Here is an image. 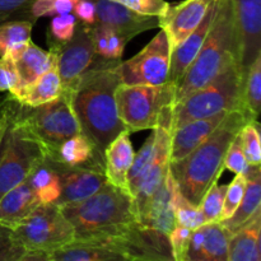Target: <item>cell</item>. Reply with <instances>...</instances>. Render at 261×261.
Wrapping results in <instances>:
<instances>
[{
  "label": "cell",
  "mask_w": 261,
  "mask_h": 261,
  "mask_svg": "<svg viewBox=\"0 0 261 261\" xmlns=\"http://www.w3.org/2000/svg\"><path fill=\"white\" fill-rule=\"evenodd\" d=\"M227 185H219L218 180L214 181L211 188L206 190L199 204L201 214L205 223L208 222H221L222 209H223L224 195H226Z\"/></svg>",
  "instance_id": "35"
},
{
  "label": "cell",
  "mask_w": 261,
  "mask_h": 261,
  "mask_svg": "<svg viewBox=\"0 0 261 261\" xmlns=\"http://www.w3.org/2000/svg\"><path fill=\"white\" fill-rule=\"evenodd\" d=\"M114 2L120 3L139 14L158 18L163 17L170 7L166 0H114Z\"/></svg>",
  "instance_id": "42"
},
{
  "label": "cell",
  "mask_w": 261,
  "mask_h": 261,
  "mask_svg": "<svg viewBox=\"0 0 261 261\" xmlns=\"http://www.w3.org/2000/svg\"><path fill=\"white\" fill-rule=\"evenodd\" d=\"M120 61L96 58L69 88L63 89L69 94L82 133L93 144L103 166L106 148L126 130L120 120L116 103V89L121 84Z\"/></svg>",
  "instance_id": "1"
},
{
  "label": "cell",
  "mask_w": 261,
  "mask_h": 261,
  "mask_svg": "<svg viewBox=\"0 0 261 261\" xmlns=\"http://www.w3.org/2000/svg\"><path fill=\"white\" fill-rule=\"evenodd\" d=\"M25 250L17 242L10 228L0 224V261H22Z\"/></svg>",
  "instance_id": "41"
},
{
  "label": "cell",
  "mask_w": 261,
  "mask_h": 261,
  "mask_svg": "<svg viewBox=\"0 0 261 261\" xmlns=\"http://www.w3.org/2000/svg\"><path fill=\"white\" fill-rule=\"evenodd\" d=\"M96 5V23L103 24L130 41L135 36L160 27V18L143 15L114 0H92Z\"/></svg>",
  "instance_id": "13"
},
{
  "label": "cell",
  "mask_w": 261,
  "mask_h": 261,
  "mask_svg": "<svg viewBox=\"0 0 261 261\" xmlns=\"http://www.w3.org/2000/svg\"><path fill=\"white\" fill-rule=\"evenodd\" d=\"M246 189H245L244 198L237 206L233 216L222 222L229 232H234L241 227L245 222L249 221L255 212L261 208V170L260 166H251L249 172L246 173Z\"/></svg>",
  "instance_id": "27"
},
{
  "label": "cell",
  "mask_w": 261,
  "mask_h": 261,
  "mask_svg": "<svg viewBox=\"0 0 261 261\" xmlns=\"http://www.w3.org/2000/svg\"><path fill=\"white\" fill-rule=\"evenodd\" d=\"M236 61L241 63V46L233 5L231 0H218L203 46L176 83L173 105L213 82Z\"/></svg>",
  "instance_id": "3"
},
{
  "label": "cell",
  "mask_w": 261,
  "mask_h": 261,
  "mask_svg": "<svg viewBox=\"0 0 261 261\" xmlns=\"http://www.w3.org/2000/svg\"><path fill=\"white\" fill-rule=\"evenodd\" d=\"M56 53L59 75L63 89L69 88L96 60L91 25L78 23L73 37L63 45L50 47Z\"/></svg>",
  "instance_id": "12"
},
{
  "label": "cell",
  "mask_w": 261,
  "mask_h": 261,
  "mask_svg": "<svg viewBox=\"0 0 261 261\" xmlns=\"http://www.w3.org/2000/svg\"><path fill=\"white\" fill-rule=\"evenodd\" d=\"M0 106L7 110L13 121L40 143L46 158L51 157L65 140L82 133L65 91L58 98L38 106H25L8 93Z\"/></svg>",
  "instance_id": "5"
},
{
  "label": "cell",
  "mask_w": 261,
  "mask_h": 261,
  "mask_svg": "<svg viewBox=\"0 0 261 261\" xmlns=\"http://www.w3.org/2000/svg\"><path fill=\"white\" fill-rule=\"evenodd\" d=\"M79 0H54V9L53 15H60V14H68V13H73L74 8H75L76 3Z\"/></svg>",
  "instance_id": "47"
},
{
  "label": "cell",
  "mask_w": 261,
  "mask_h": 261,
  "mask_svg": "<svg viewBox=\"0 0 261 261\" xmlns=\"http://www.w3.org/2000/svg\"><path fill=\"white\" fill-rule=\"evenodd\" d=\"M14 59L18 74L20 79V92L28 86L37 81L41 75L50 70L51 66L56 63V53L54 50L45 51L32 42V40L25 45L20 53L12 56ZM18 93V94H19ZM17 94V96H18ZM13 96V97H17Z\"/></svg>",
  "instance_id": "24"
},
{
  "label": "cell",
  "mask_w": 261,
  "mask_h": 261,
  "mask_svg": "<svg viewBox=\"0 0 261 261\" xmlns=\"http://www.w3.org/2000/svg\"><path fill=\"white\" fill-rule=\"evenodd\" d=\"M60 175L61 194L56 205L75 203L84 200L96 194L105 184L107 178L105 171L94 166H76L66 167L53 162Z\"/></svg>",
  "instance_id": "15"
},
{
  "label": "cell",
  "mask_w": 261,
  "mask_h": 261,
  "mask_svg": "<svg viewBox=\"0 0 261 261\" xmlns=\"http://www.w3.org/2000/svg\"><path fill=\"white\" fill-rule=\"evenodd\" d=\"M134 148L127 130L120 133L105 150V176L107 182L129 191V171L134 161Z\"/></svg>",
  "instance_id": "21"
},
{
  "label": "cell",
  "mask_w": 261,
  "mask_h": 261,
  "mask_svg": "<svg viewBox=\"0 0 261 261\" xmlns=\"http://www.w3.org/2000/svg\"><path fill=\"white\" fill-rule=\"evenodd\" d=\"M244 81L245 70L241 63L231 64L213 82L173 105L172 130L189 121L213 116L219 112L244 110Z\"/></svg>",
  "instance_id": "6"
},
{
  "label": "cell",
  "mask_w": 261,
  "mask_h": 261,
  "mask_svg": "<svg viewBox=\"0 0 261 261\" xmlns=\"http://www.w3.org/2000/svg\"><path fill=\"white\" fill-rule=\"evenodd\" d=\"M217 2L213 3L209 10L206 12L205 17L201 19L198 27L172 51L171 54V64H170V71H168V83L172 84L173 87L178 82V79L182 76L188 66L190 65L191 61L195 59L198 55L199 50L203 46L204 41H205L206 35H208L209 30H211L212 24H213L214 17H216L217 12Z\"/></svg>",
  "instance_id": "20"
},
{
  "label": "cell",
  "mask_w": 261,
  "mask_h": 261,
  "mask_svg": "<svg viewBox=\"0 0 261 261\" xmlns=\"http://www.w3.org/2000/svg\"><path fill=\"white\" fill-rule=\"evenodd\" d=\"M246 182V175H244V173H237L236 177L232 180V182L229 185H227L226 195H224L223 201V209H222L221 214V222L226 221L229 217L233 216L237 206L240 205L242 198H244Z\"/></svg>",
  "instance_id": "37"
},
{
  "label": "cell",
  "mask_w": 261,
  "mask_h": 261,
  "mask_svg": "<svg viewBox=\"0 0 261 261\" xmlns=\"http://www.w3.org/2000/svg\"><path fill=\"white\" fill-rule=\"evenodd\" d=\"M33 0H0V23L10 19H25Z\"/></svg>",
  "instance_id": "43"
},
{
  "label": "cell",
  "mask_w": 261,
  "mask_h": 261,
  "mask_svg": "<svg viewBox=\"0 0 261 261\" xmlns=\"http://www.w3.org/2000/svg\"><path fill=\"white\" fill-rule=\"evenodd\" d=\"M240 33L244 70L261 55V0H231Z\"/></svg>",
  "instance_id": "16"
},
{
  "label": "cell",
  "mask_w": 261,
  "mask_h": 261,
  "mask_svg": "<svg viewBox=\"0 0 261 261\" xmlns=\"http://www.w3.org/2000/svg\"><path fill=\"white\" fill-rule=\"evenodd\" d=\"M54 0H33L28 8L25 19L35 23L38 18L46 17V15H53Z\"/></svg>",
  "instance_id": "45"
},
{
  "label": "cell",
  "mask_w": 261,
  "mask_h": 261,
  "mask_svg": "<svg viewBox=\"0 0 261 261\" xmlns=\"http://www.w3.org/2000/svg\"><path fill=\"white\" fill-rule=\"evenodd\" d=\"M176 184L172 177V173L168 170L153 196L148 203L147 209L139 222L160 233L166 234L171 232L175 227V211H173V193H175Z\"/></svg>",
  "instance_id": "18"
},
{
  "label": "cell",
  "mask_w": 261,
  "mask_h": 261,
  "mask_svg": "<svg viewBox=\"0 0 261 261\" xmlns=\"http://www.w3.org/2000/svg\"><path fill=\"white\" fill-rule=\"evenodd\" d=\"M154 130V153L152 162L144 176L139 190L134 196L135 211H137L138 221L142 218L147 209L148 203L153 194L160 188L161 182L170 170V149H171V134H172V107L165 110L160 122Z\"/></svg>",
  "instance_id": "11"
},
{
  "label": "cell",
  "mask_w": 261,
  "mask_h": 261,
  "mask_svg": "<svg viewBox=\"0 0 261 261\" xmlns=\"http://www.w3.org/2000/svg\"><path fill=\"white\" fill-rule=\"evenodd\" d=\"M73 13L76 19L84 24L92 25L96 23V5L92 0H79Z\"/></svg>",
  "instance_id": "44"
},
{
  "label": "cell",
  "mask_w": 261,
  "mask_h": 261,
  "mask_svg": "<svg viewBox=\"0 0 261 261\" xmlns=\"http://www.w3.org/2000/svg\"><path fill=\"white\" fill-rule=\"evenodd\" d=\"M227 112L228 111L219 112V114L204 117V119L193 120V121L186 122L182 126L172 130L170 149L171 162L186 157L198 145H200L221 124Z\"/></svg>",
  "instance_id": "19"
},
{
  "label": "cell",
  "mask_w": 261,
  "mask_h": 261,
  "mask_svg": "<svg viewBox=\"0 0 261 261\" xmlns=\"http://www.w3.org/2000/svg\"><path fill=\"white\" fill-rule=\"evenodd\" d=\"M37 205H40V201L30 182L23 181L0 198V224L13 229Z\"/></svg>",
  "instance_id": "23"
},
{
  "label": "cell",
  "mask_w": 261,
  "mask_h": 261,
  "mask_svg": "<svg viewBox=\"0 0 261 261\" xmlns=\"http://www.w3.org/2000/svg\"><path fill=\"white\" fill-rule=\"evenodd\" d=\"M175 87L167 83L161 86L120 84L116 89L117 112L129 133L152 130L160 122L163 112L173 107Z\"/></svg>",
  "instance_id": "8"
},
{
  "label": "cell",
  "mask_w": 261,
  "mask_h": 261,
  "mask_svg": "<svg viewBox=\"0 0 261 261\" xmlns=\"http://www.w3.org/2000/svg\"><path fill=\"white\" fill-rule=\"evenodd\" d=\"M242 149L250 166L261 165V137L259 120H251L242 126L239 133Z\"/></svg>",
  "instance_id": "34"
},
{
  "label": "cell",
  "mask_w": 261,
  "mask_h": 261,
  "mask_svg": "<svg viewBox=\"0 0 261 261\" xmlns=\"http://www.w3.org/2000/svg\"><path fill=\"white\" fill-rule=\"evenodd\" d=\"M59 206L78 240L120 236L139 222L132 194L109 182L84 200Z\"/></svg>",
  "instance_id": "4"
},
{
  "label": "cell",
  "mask_w": 261,
  "mask_h": 261,
  "mask_svg": "<svg viewBox=\"0 0 261 261\" xmlns=\"http://www.w3.org/2000/svg\"><path fill=\"white\" fill-rule=\"evenodd\" d=\"M20 91V79L12 55L0 56V92L17 96Z\"/></svg>",
  "instance_id": "38"
},
{
  "label": "cell",
  "mask_w": 261,
  "mask_h": 261,
  "mask_svg": "<svg viewBox=\"0 0 261 261\" xmlns=\"http://www.w3.org/2000/svg\"><path fill=\"white\" fill-rule=\"evenodd\" d=\"M27 181L40 204H58L61 194L60 175L51 161H43L28 176Z\"/></svg>",
  "instance_id": "29"
},
{
  "label": "cell",
  "mask_w": 261,
  "mask_h": 261,
  "mask_svg": "<svg viewBox=\"0 0 261 261\" xmlns=\"http://www.w3.org/2000/svg\"><path fill=\"white\" fill-rule=\"evenodd\" d=\"M228 261H261V208L231 233Z\"/></svg>",
  "instance_id": "22"
},
{
  "label": "cell",
  "mask_w": 261,
  "mask_h": 261,
  "mask_svg": "<svg viewBox=\"0 0 261 261\" xmlns=\"http://www.w3.org/2000/svg\"><path fill=\"white\" fill-rule=\"evenodd\" d=\"M33 23L27 19H10L0 23V56H14L31 41Z\"/></svg>",
  "instance_id": "30"
},
{
  "label": "cell",
  "mask_w": 261,
  "mask_h": 261,
  "mask_svg": "<svg viewBox=\"0 0 261 261\" xmlns=\"http://www.w3.org/2000/svg\"><path fill=\"white\" fill-rule=\"evenodd\" d=\"M25 250L22 261H50V255L75 239V232L56 204H40L12 229Z\"/></svg>",
  "instance_id": "7"
},
{
  "label": "cell",
  "mask_w": 261,
  "mask_h": 261,
  "mask_svg": "<svg viewBox=\"0 0 261 261\" xmlns=\"http://www.w3.org/2000/svg\"><path fill=\"white\" fill-rule=\"evenodd\" d=\"M242 107L252 120H259L261 110V55L245 70Z\"/></svg>",
  "instance_id": "31"
},
{
  "label": "cell",
  "mask_w": 261,
  "mask_h": 261,
  "mask_svg": "<svg viewBox=\"0 0 261 261\" xmlns=\"http://www.w3.org/2000/svg\"><path fill=\"white\" fill-rule=\"evenodd\" d=\"M45 160L46 153L40 143L9 117V126L0 145V198L27 180Z\"/></svg>",
  "instance_id": "9"
},
{
  "label": "cell",
  "mask_w": 261,
  "mask_h": 261,
  "mask_svg": "<svg viewBox=\"0 0 261 261\" xmlns=\"http://www.w3.org/2000/svg\"><path fill=\"white\" fill-rule=\"evenodd\" d=\"M191 233H193V229L186 228L180 224H175V227L171 229L167 237L173 261H186Z\"/></svg>",
  "instance_id": "39"
},
{
  "label": "cell",
  "mask_w": 261,
  "mask_h": 261,
  "mask_svg": "<svg viewBox=\"0 0 261 261\" xmlns=\"http://www.w3.org/2000/svg\"><path fill=\"white\" fill-rule=\"evenodd\" d=\"M173 211H175L176 224L186 227V228L195 229L205 223L203 214L199 206L191 204L176 186L173 193Z\"/></svg>",
  "instance_id": "33"
},
{
  "label": "cell",
  "mask_w": 261,
  "mask_h": 261,
  "mask_svg": "<svg viewBox=\"0 0 261 261\" xmlns=\"http://www.w3.org/2000/svg\"><path fill=\"white\" fill-rule=\"evenodd\" d=\"M8 126H9V116H8L7 111L0 106V145H2L3 138L7 133Z\"/></svg>",
  "instance_id": "48"
},
{
  "label": "cell",
  "mask_w": 261,
  "mask_h": 261,
  "mask_svg": "<svg viewBox=\"0 0 261 261\" xmlns=\"http://www.w3.org/2000/svg\"><path fill=\"white\" fill-rule=\"evenodd\" d=\"M251 117L244 110L227 112L213 133L181 160L170 162V171L180 193L199 206L204 194L219 180L224 168V157L232 140Z\"/></svg>",
  "instance_id": "2"
},
{
  "label": "cell",
  "mask_w": 261,
  "mask_h": 261,
  "mask_svg": "<svg viewBox=\"0 0 261 261\" xmlns=\"http://www.w3.org/2000/svg\"><path fill=\"white\" fill-rule=\"evenodd\" d=\"M76 27V18L73 13L55 15L50 23L47 42L50 47L63 45L73 37Z\"/></svg>",
  "instance_id": "36"
},
{
  "label": "cell",
  "mask_w": 261,
  "mask_h": 261,
  "mask_svg": "<svg viewBox=\"0 0 261 261\" xmlns=\"http://www.w3.org/2000/svg\"><path fill=\"white\" fill-rule=\"evenodd\" d=\"M224 168L229 170L233 173H244L246 175L250 171L251 166L247 163L246 157H245L244 149H242L241 138L237 134L236 138L232 140L227 149L226 157H224Z\"/></svg>",
  "instance_id": "40"
},
{
  "label": "cell",
  "mask_w": 261,
  "mask_h": 261,
  "mask_svg": "<svg viewBox=\"0 0 261 261\" xmlns=\"http://www.w3.org/2000/svg\"><path fill=\"white\" fill-rule=\"evenodd\" d=\"M50 261H126L110 247L89 240L74 239L50 255Z\"/></svg>",
  "instance_id": "26"
},
{
  "label": "cell",
  "mask_w": 261,
  "mask_h": 261,
  "mask_svg": "<svg viewBox=\"0 0 261 261\" xmlns=\"http://www.w3.org/2000/svg\"><path fill=\"white\" fill-rule=\"evenodd\" d=\"M154 130L152 129V133L147 138L144 144L142 145L139 152L134 155V161H133L132 168L129 171V176H127V180H129V193L132 194L133 198H134L135 194L139 190L140 185H142L143 180H144L145 173H147L150 162H152L153 153H154Z\"/></svg>",
  "instance_id": "32"
},
{
  "label": "cell",
  "mask_w": 261,
  "mask_h": 261,
  "mask_svg": "<svg viewBox=\"0 0 261 261\" xmlns=\"http://www.w3.org/2000/svg\"><path fill=\"white\" fill-rule=\"evenodd\" d=\"M216 0H184L170 4L167 12L160 18V27L167 33L171 51L175 50L199 25Z\"/></svg>",
  "instance_id": "14"
},
{
  "label": "cell",
  "mask_w": 261,
  "mask_h": 261,
  "mask_svg": "<svg viewBox=\"0 0 261 261\" xmlns=\"http://www.w3.org/2000/svg\"><path fill=\"white\" fill-rule=\"evenodd\" d=\"M231 232L222 222H208L193 229L186 261H228Z\"/></svg>",
  "instance_id": "17"
},
{
  "label": "cell",
  "mask_w": 261,
  "mask_h": 261,
  "mask_svg": "<svg viewBox=\"0 0 261 261\" xmlns=\"http://www.w3.org/2000/svg\"><path fill=\"white\" fill-rule=\"evenodd\" d=\"M170 42L167 33L161 28L153 40L135 56L119 63L121 84L161 86L167 83L171 64Z\"/></svg>",
  "instance_id": "10"
},
{
  "label": "cell",
  "mask_w": 261,
  "mask_h": 261,
  "mask_svg": "<svg viewBox=\"0 0 261 261\" xmlns=\"http://www.w3.org/2000/svg\"><path fill=\"white\" fill-rule=\"evenodd\" d=\"M46 160L55 162L58 165L66 167H76V166H94L105 171L103 162L99 160L93 144L88 138L81 133L69 138L58 148L51 157Z\"/></svg>",
  "instance_id": "25"
},
{
  "label": "cell",
  "mask_w": 261,
  "mask_h": 261,
  "mask_svg": "<svg viewBox=\"0 0 261 261\" xmlns=\"http://www.w3.org/2000/svg\"><path fill=\"white\" fill-rule=\"evenodd\" d=\"M125 45H126V40L111 30L109 37V54H107V59L110 60H121L122 54H124Z\"/></svg>",
  "instance_id": "46"
},
{
  "label": "cell",
  "mask_w": 261,
  "mask_h": 261,
  "mask_svg": "<svg viewBox=\"0 0 261 261\" xmlns=\"http://www.w3.org/2000/svg\"><path fill=\"white\" fill-rule=\"evenodd\" d=\"M61 93H63V86L59 75L58 64L55 63L50 70L46 71L37 81L23 89L14 98L25 106H38L58 98Z\"/></svg>",
  "instance_id": "28"
}]
</instances>
